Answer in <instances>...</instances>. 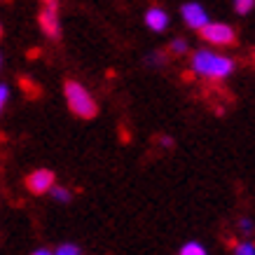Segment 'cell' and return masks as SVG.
Instances as JSON below:
<instances>
[{
    "label": "cell",
    "mask_w": 255,
    "mask_h": 255,
    "mask_svg": "<svg viewBox=\"0 0 255 255\" xmlns=\"http://www.w3.org/2000/svg\"><path fill=\"white\" fill-rule=\"evenodd\" d=\"M180 255H206V251H204V246L190 241V244H185V246L180 248Z\"/></svg>",
    "instance_id": "obj_9"
},
{
    "label": "cell",
    "mask_w": 255,
    "mask_h": 255,
    "mask_svg": "<svg viewBox=\"0 0 255 255\" xmlns=\"http://www.w3.org/2000/svg\"><path fill=\"white\" fill-rule=\"evenodd\" d=\"M54 255H80V248L73 246V244H63V246L56 248Z\"/></svg>",
    "instance_id": "obj_12"
},
{
    "label": "cell",
    "mask_w": 255,
    "mask_h": 255,
    "mask_svg": "<svg viewBox=\"0 0 255 255\" xmlns=\"http://www.w3.org/2000/svg\"><path fill=\"white\" fill-rule=\"evenodd\" d=\"M169 52H171V54H185V52H187V42H185V40H183V38L171 40Z\"/></svg>",
    "instance_id": "obj_11"
},
{
    "label": "cell",
    "mask_w": 255,
    "mask_h": 255,
    "mask_svg": "<svg viewBox=\"0 0 255 255\" xmlns=\"http://www.w3.org/2000/svg\"><path fill=\"white\" fill-rule=\"evenodd\" d=\"M38 21H40V28H42L49 38H59V35H61V28H59V7H56V2L45 5V9H42L38 16Z\"/></svg>",
    "instance_id": "obj_6"
},
{
    "label": "cell",
    "mask_w": 255,
    "mask_h": 255,
    "mask_svg": "<svg viewBox=\"0 0 255 255\" xmlns=\"http://www.w3.org/2000/svg\"><path fill=\"white\" fill-rule=\"evenodd\" d=\"M42 2H45V5H49V2H56V0H42Z\"/></svg>",
    "instance_id": "obj_17"
},
{
    "label": "cell",
    "mask_w": 255,
    "mask_h": 255,
    "mask_svg": "<svg viewBox=\"0 0 255 255\" xmlns=\"http://www.w3.org/2000/svg\"><path fill=\"white\" fill-rule=\"evenodd\" d=\"M2 106H5V103H2V101H0V113H2Z\"/></svg>",
    "instance_id": "obj_18"
},
{
    "label": "cell",
    "mask_w": 255,
    "mask_h": 255,
    "mask_svg": "<svg viewBox=\"0 0 255 255\" xmlns=\"http://www.w3.org/2000/svg\"><path fill=\"white\" fill-rule=\"evenodd\" d=\"M192 70L197 75H201V78L220 82V80H225L234 70V61L230 56L213 54L209 49H199V52L192 54Z\"/></svg>",
    "instance_id": "obj_1"
},
{
    "label": "cell",
    "mask_w": 255,
    "mask_h": 255,
    "mask_svg": "<svg viewBox=\"0 0 255 255\" xmlns=\"http://www.w3.org/2000/svg\"><path fill=\"white\" fill-rule=\"evenodd\" d=\"M232 251L234 255H255V244L253 241H237Z\"/></svg>",
    "instance_id": "obj_8"
},
{
    "label": "cell",
    "mask_w": 255,
    "mask_h": 255,
    "mask_svg": "<svg viewBox=\"0 0 255 255\" xmlns=\"http://www.w3.org/2000/svg\"><path fill=\"white\" fill-rule=\"evenodd\" d=\"M145 23H147L150 31L162 33V31H166V26H169V14H166L162 7L155 5V7H150L145 12Z\"/></svg>",
    "instance_id": "obj_7"
},
{
    "label": "cell",
    "mask_w": 255,
    "mask_h": 255,
    "mask_svg": "<svg viewBox=\"0 0 255 255\" xmlns=\"http://www.w3.org/2000/svg\"><path fill=\"white\" fill-rule=\"evenodd\" d=\"M0 38H2V26H0Z\"/></svg>",
    "instance_id": "obj_19"
},
{
    "label": "cell",
    "mask_w": 255,
    "mask_h": 255,
    "mask_svg": "<svg viewBox=\"0 0 255 255\" xmlns=\"http://www.w3.org/2000/svg\"><path fill=\"white\" fill-rule=\"evenodd\" d=\"M241 230H246V232H251V223H248V220H241Z\"/></svg>",
    "instance_id": "obj_16"
},
{
    "label": "cell",
    "mask_w": 255,
    "mask_h": 255,
    "mask_svg": "<svg viewBox=\"0 0 255 255\" xmlns=\"http://www.w3.org/2000/svg\"><path fill=\"white\" fill-rule=\"evenodd\" d=\"M7 94H9L7 85H0V101H2V103H5V101H7Z\"/></svg>",
    "instance_id": "obj_14"
},
{
    "label": "cell",
    "mask_w": 255,
    "mask_h": 255,
    "mask_svg": "<svg viewBox=\"0 0 255 255\" xmlns=\"http://www.w3.org/2000/svg\"><path fill=\"white\" fill-rule=\"evenodd\" d=\"M253 59H255V54H253Z\"/></svg>",
    "instance_id": "obj_20"
},
{
    "label": "cell",
    "mask_w": 255,
    "mask_h": 255,
    "mask_svg": "<svg viewBox=\"0 0 255 255\" xmlns=\"http://www.w3.org/2000/svg\"><path fill=\"white\" fill-rule=\"evenodd\" d=\"M199 35L206 40L209 45H216V47H232L234 42H237V33H234V28L227 26V23L209 21L199 31Z\"/></svg>",
    "instance_id": "obj_3"
},
{
    "label": "cell",
    "mask_w": 255,
    "mask_h": 255,
    "mask_svg": "<svg viewBox=\"0 0 255 255\" xmlns=\"http://www.w3.org/2000/svg\"><path fill=\"white\" fill-rule=\"evenodd\" d=\"M52 197H54L56 201H68L70 199V192L66 190V187H52Z\"/></svg>",
    "instance_id": "obj_13"
},
{
    "label": "cell",
    "mask_w": 255,
    "mask_h": 255,
    "mask_svg": "<svg viewBox=\"0 0 255 255\" xmlns=\"http://www.w3.org/2000/svg\"><path fill=\"white\" fill-rule=\"evenodd\" d=\"M180 14H183V19H185L187 26L197 33L209 23V14H206V9L201 7L199 2H185V5L180 7Z\"/></svg>",
    "instance_id": "obj_5"
},
{
    "label": "cell",
    "mask_w": 255,
    "mask_h": 255,
    "mask_svg": "<svg viewBox=\"0 0 255 255\" xmlns=\"http://www.w3.org/2000/svg\"><path fill=\"white\" fill-rule=\"evenodd\" d=\"M255 7V0H234V9L237 14H248Z\"/></svg>",
    "instance_id": "obj_10"
},
{
    "label": "cell",
    "mask_w": 255,
    "mask_h": 255,
    "mask_svg": "<svg viewBox=\"0 0 255 255\" xmlns=\"http://www.w3.org/2000/svg\"><path fill=\"white\" fill-rule=\"evenodd\" d=\"M63 94H66L70 113H73L75 117H80V120H94V117L99 115V106H96L94 96L87 92L80 82H75V80H66Z\"/></svg>",
    "instance_id": "obj_2"
},
{
    "label": "cell",
    "mask_w": 255,
    "mask_h": 255,
    "mask_svg": "<svg viewBox=\"0 0 255 255\" xmlns=\"http://www.w3.org/2000/svg\"><path fill=\"white\" fill-rule=\"evenodd\" d=\"M54 183H56V176H54V171H49V169H38L26 176V190L31 194H35V197L49 192L54 187Z\"/></svg>",
    "instance_id": "obj_4"
},
{
    "label": "cell",
    "mask_w": 255,
    "mask_h": 255,
    "mask_svg": "<svg viewBox=\"0 0 255 255\" xmlns=\"http://www.w3.org/2000/svg\"><path fill=\"white\" fill-rule=\"evenodd\" d=\"M33 255H54L52 251H47V248H40V251H35Z\"/></svg>",
    "instance_id": "obj_15"
}]
</instances>
